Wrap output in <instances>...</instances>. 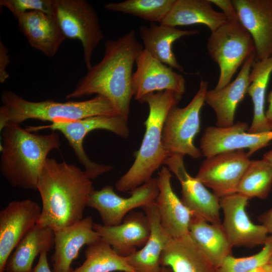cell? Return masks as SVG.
Returning <instances> with one entry per match:
<instances>
[{
    "instance_id": "cell-37",
    "label": "cell",
    "mask_w": 272,
    "mask_h": 272,
    "mask_svg": "<svg viewBox=\"0 0 272 272\" xmlns=\"http://www.w3.org/2000/svg\"><path fill=\"white\" fill-rule=\"evenodd\" d=\"M47 252L43 251L39 255L38 261L31 272H53L49 268Z\"/></svg>"
},
{
    "instance_id": "cell-29",
    "label": "cell",
    "mask_w": 272,
    "mask_h": 272,
    "mask_svg": "<svg viewBox=\"0 0 272 272\" xmlns=\"http://www.w3.org/2000/svg\"><path fill=\"white\" fill-rule=\"evenodd\" d=\"M272 73V55L257 60L252 64L247 93L253 105V116L247 132L252 133L272 131L265 116L264 103L267 84Z\"/></svg>"
},
{
    "instance_id": "cell-6",
    "label": "cell",
    "mask_w": 272,
    "mask_h": 272,
    "mask_svg": "<svg viewBox=\"0 0 272 272\" xmlns=\"http://www.w3.org/2000/svg\"><path fill=\"white\" fill-rule=\"evenodd\" d=\"M207 48L220 69L215 90L230 83L239 66L253 53L255 46L251 36L240 21L229 20L211 32Z\"/></svg>"
},
{
    "instance_id": "cell-34",
    "label": "cell",
    "mask_w": 272,
    "mask_h": 272,
    "mask_svg": "<svg viewBox=\"0 0 272 272\" xmlns=\"http://www.w3.org/2000/svg\"><path fill=\"white\" fill-rule=\"evenodd\" d=\"M0 5L7 8L16 19L35 11L52 15V0H1Z\"/></svg>"
},
{
    "instance_id": "cell-35",
    "label": "cell",
    "mask_w": 272,
    "mask_h": 272,
    "mask_svg": "<svg viewBox=\"0 0 272 272\" xmlns=\"http://www.w3.org/2000/svg\"><path fill=\"white\" fill-rule=\"evenodd\" d=\"M223 11V13L229 20L239 21L237 11L230 0H209Z\"/></svg>"
},
{
    "instance_id": "cell-39",
    "label": "cell",
    "mask_w": 272,
    "mask_h": 272,
    "mask_svg": "<svg viewBox=\"0 0 272 272\" xmlns=\"http://www.w3.org/2000/svg\"><path fill=\"white\" fill-rule=\"evenodd\" d=\"M268 106L265 112L266 119L269 125L272 128V91L269 93L267 97Z\"/></svg>"
},
{
    "instance_id": "cell-18",
    "label": "cell",
    "mask_w": 272,
    "mask_h": 272,
    "mask_svg": "<svg viewBox=\"0 0 272 272\" xmlns=\"http://www.w3.org/2000/svg\"><path fill=\"white\" fill-rule=\"evenodd\" d=\"M240 23L253 40L256 57L272 55V0H233Z\"/></svg>"
},
{
    "instance_id": "cell-41",
    "label": "cell",
    "mask_w": 272,
    "mask_h": 272,
    "mask_svg": "<svg viewBox=\"0 0 272 272\" xmlns=\"http://www.w3.org/2000/svg\"><path fill=\"white\" fill-rule=\"evenodd\" d=\"M248 272H269L264 266L257 267Z\"/></svg>"
},
{
    "instance_id": "cell-21",
    "label": "cell",
    "mask_w": 272,
    "mask_h": 272,
    "mask_svg": "<svg viewBox=\"0 0 272 272\" xmlns=\"http://www.w3.org/2000/svg\"><path fill=\"white\" fill-rule=\"evenodd\" d=\"M255 57L254 53L246 60L232 82L219 90H207L205 103L215 111L217 126L227 127L234 123L236 109L247 94L249 74Z\"/></svg>"
},
{
    "instance_id": "cell-25",
    "label": "cell",
    "mask_w": 272,
    "mask_h": 272,
    "mask_svg": "<svg viewBox=\"0 0 272 272\" xmlns=\"http://www.w3.org/2000/svg\"><path fill=\"white\" fill-rule=\"evenodd\" d=\"M139 32L144 43V49L160 62L184 73L182 66L178 63L173 51L172 45L181 37L198 34L197 30H181L150 23L149 27H140Z\"/></svg>"
},
{
    "instance_id": "cell-26",
    "label": "cell",
    "mask_w": 272,
    "mask_h": 272,
    "mask_svg": "<svg viewBox=\"0 0 272 272\" xmlns=\"http://www.w3.org/2000/svg\"><path fill=\"white\" fill-rule=\"evenodd\" d=\"M227 20L222 12L213 9L209 0H176L160 24L173 27L203 24L213 32Z\"/></svg>"
},
{
    "instance_id": "cell-23",
    "label": "cell",
    "mask_w": 272,
    "mask_h": 272,
    "mask_svg": "<svg viewBox=\"0 0 272 272\" xmlns=\"http://www.w3.org/2000/svg\"><path fill=\"white\" fill-rule=\"evenodd\" d=\"M160 264L173 272H217V268L189 234L170 240L161 254Z\"/></svg>"
},
{
    "instance_id": "cell-9",
    "label": "cell",
    "mask_w": 272,
    "mask_h": 272,
    "mask_svg": "<svg viewBox=\"0 0 272 272\" xmlns=\"http://www.w3.org/2000/svg\"><path fill=\"white\" fill-rule=\"evenodd\" d=\"M52 16L66 38L81 42L89 69L93 52L104 38L95 9L86 0H52Z\"/></svg>"
},
{
    "instance_id": "cell-10",
    "label": "cell",
    "mask_w": 272,
    "mask_h": 272,
    "mask_svg": "<svg viewBox=\"0 0 272 272\" xmlns=\"http://www.w3.org/2000/svg\"><path fill=\"white\" fill-rule=\"evenodd\" d=\"M159 188L157 177L148 181L129 191L128 197L116 194L113 187L106 185L91 193L87 206L98 211L103 225L113 226L121 223L125 216L133 209L154 203Z\"/></svg>"
},
{
    "instance_id": "cell-12",
    "label": "cell",
    "mask_w": 272,
    "mask_h": 272,
    "mask_svg": "<svg viewBox=\"0 0 272 272\" xmlns=\"http://www.w3.org/2000/svg\"><path fill=\"white\" fill-rule=\"evenodd\" d=\"M248 128L246 122L240 121L227 127H207L200 141L202 156L208 158L222 152L247 149L250 156L272 141V131L252 133L247 132Z\"/></svg>"
},
{
    "instance_id": "cell-7",
    "label": "cell",
    "mask_w": 272,
    "mask_h": 272,
    "mask_svg": "<svg viewBox=\"0 0 272 272\" xmlns=\"http://www.w3.org/2000/svg\"><path fill=\"white\" fill-rule=\"evenodd\" d=\"M26 129L30 132L44 129L60 132L67 139L79 161L84 166V170L92 180L109 172L113 167L111 165L98 164L90 160L83 147L86 136L96 129L109 130L124 138H127L129 133L127 120L120 115L95 116L75 121L30 126Z\"/></svg>"
},
{
    "instance_id": "cell-33",
    "label": "cell",
    "mask_w": 272,
    "mask_h": 272,
    "mask_svg": "<svg viewBox=\"0 0 272 272\" xmlns=\"http://www.w3.org/2000/svg\"><path fill=\"white\" fill-rule=\"evenodd\" d=\"M272 257V235L268 236L261 250L247 257L227 256L217 268V272H248L266 264Z\"/></svg>"
},
{
    "instance_id": "cell-8",
    "label": "cell",
    "mask_w": 272,
    "mask_h": 272,
    "mask_svg": "<svg viewBox=\"0 0 272 272\" xmlns=\"http://www.w3.org/2000/svg\"><path fill=\"white\" fill-rule=\"evenodd\" d=\"M208 83L202 80L198 90L189 103L184 107L177 105L169 111L162 129V141L169 156L188 155L193 159L202 156L194 144V139L200 130V112L205 103Z\"/></svg>"
},
{
    "instance_id": "cell-16",
    "label": "cell",
    "mask_w": 272,
    "mask_h": 272,
    "mask_svg": "<svg viewBox=\"0 0 272 272\" xmlns=\"http://www.w3.org/2000/svg\"><path fill=\"white\" fill-rule=\"evenodd\" d=\"M132 88L134 98L140 101L145 96L165 90L173 91L182 97L185 91V80L173 69L160 62L143 49L135 61Z\"/></svg>"
},
{
    "instance_id": "cell-32",
    "label": "cell",
    "mask_w": 272,
    "mask_h": 272,
    "mask_svg": "<svg viewBox=\"0 0 272 272\" xmlns=\"http://www.w3.org/2000/svg\"><path fill=\"white\" fill-rule=\"evenodd\" d=\"M176 0H126L109 3L104 8L109 11L131 15L151 23L160 24L172 8Z\"/></svg>"
},
{
    "instance_id": "cell-28",
    "label": "cell",
    "mask_w": 272,
    "mask_h": 272,
    "mask_svg": "<svg viewBox=\"0 0 272 272\" xmlns=\"http://www.w3.org/2000/svg\"><path fill=\"white\" fill-rule=\"evenodd\" d=\"M188 234L217 268L231 254L232 247L222 224H212L192 217Z\"/></svg>"
},
{
    "instance_id": "cell-15",
    "label": "cell",
    "mask_w": 272,
    "mask_h": 272,
    "mask_svg": "<svg viewBox=\"0 0 272 272\" xmlns=\"http://www.w3.org/2000/svg\"><path fill=\"white\" fill-rule=\"evenodd\" d=\"M249 199L238 193L220 198L223 212L221 223L232 247L263 245L268 234L265 227L254 224L246 212Z\"/></svg>"
},
{
    "instance_id": "cell-14",
    "label": "cell",
    "mask_w": 272,
    "mask_h": 272,
    "mask_svg": "<svg viewBox=\"0 0 272 272\" xmlns=\"http://www.w3.org/2000/svg\"><path fill=\"white\" fill-rule=\"evenodd\" d=\"M164 164L168 166L180 181L181 200L190 212L192 217L212 224H221L220 198L209 191L195 177L188 174L184 164L183 157L172 155L165 160Z\"/></svg>"
},
{
    "instance_id": "cell-40",
    "label": "cell",
    "mask_w": 272,
    "mask_h": 272,
    "mask_svg": "<svg viewBox=\"0 0 272 272\" xmlns=\"http://www.w3.org/2000/svg\"><path fill=\"white\" fill-rule=\"evenodd\" d=\"M262 159L267 161L272 166V149L265 153L263 155Z\"/></svg>"
},
{
    "instance_id": "cell-11",
    "label": "cell",
    "mask_w": 272,
    "mask_h": 272,
    "mask_svg": "<svg viewBox=\"0 0 272 272\" xmlns=\"http://www.w3.org/2000/svg\"><path fill=\"white\" fill-rule=\"evenodd\" d=\"M244 150L222 152L206 158L195 177L220 198L237 193L251 160Z\"/></svg>"
},
{
    "instance_id": "cell-3",
    "label": "cell",
    "mask_w": 272,
    "mask_h": 272,
    "mask_svg": "<svg viewBox=\"0 0 272 272\" xmlns=\"http://www.w3.org/2000/svg\"><path fill=\"white\" fill-rule=\"evenodd\" d=\"M1 132V173L13 187L37 190L48 154L61 146L58 134L33 133L18 124H8Z\"/></svg>"
},
{
    "instance_id": "cell-36",
    "label": "cell",
    "mask_w": 272,
    "mask_h": 272,
    "mask_svg": "<svg viewBox=\"0 0 272 272\" xmlns=\"http://www.w3.org/2000/svg\"><path fill=\"white\" fill-rule=\"evenodd\" d=\"M9 50L0 41V83H4L9 77V74L7 71V67L10 63Z\"/></svg>"
},
{
    "instance_id": "cell-27",
    "label": "cell",
    "mask_w": 272,
    "mask_h": 272,
    "mask_svg": "<svg viewBox=\"0 0 272 272\" xmlns=\"http://www.w3.org/2000/svg\"><path fill=\"white\" fill-rule=\"evenodd\" d=\"M54 231L36 224L24 237L10 256L5 271L31 272L35 258L54 247Z\"/></svg>"
},
{
    "instance_id": "cell-30",
    "label": "cell",
    "mask_w": 272,
    "mask_h": 272,
    "mask_svg": "<svg viewBox=\"0 0 272 272\" xmlns=\"http://www.w3.org/2000/svg\"><path fill=\"white\" fill-rule=\"evenodd\" d=\"M85 260L71 272H134L126 257L118 254L103 239L87 245Z\"/></svg>"
},
{
    "instance_id": "cell-31",
    "label": "cell",
    "mask_w": 272,
    "mask_h": 272,
    "mask_svg": "<svg viewBox=\"0 0 272 272\" xmlns=\"http://www.w3.org/2000/svg\"><path fill=\"white\" fill-rule=\"evenodd\" d=\"M272 186V166L265 160H251L238 184L237 193L249 199L266 198Z\"/></svg>"
},
{
    "instance_id": "cell-4",
    "label": "cell",
    "mask_w": 272,
    "mask_h": 272,
    "mask_svg": "<svg viewBox=\"0 0 272 272\" xmlns=\"http://www.w3.org/2000/svg\"><path fill=\"white\" fill-rule=\"evenodd\" d=\"M181 99L175 92L165 90L149 94L139 101L147 103L149 108L144 122L146 131L133 164L115 183L117 190L129 192L142 185L169 157L162 144L163 126L170 109Z\"/></svg>"
},
{
    "instance_id": "cell-22",
    "label": "cell",
    "mask_w": 272,
    "mask_h": 272,
    "mask_svg": "<svg viewBox=\"0 0 272 272\" xmlns=\"http://www.w3.org/2000/svg\"><path fill=\"white\" fill-rule=\"evenodd\" d=\"M17 19L29 44L48 57L54 56L66 39L52 15L30 11Z\"/></svg>"
},
{
    "instance_id": "cell-13",
    "label": "cell",
    "mask_w": 272,
    "mask_h": 272,
    "mask_svg": "<svg viewBox=\"0 0 272 272\" xmlns=\"http://www.w3.org/2000/svg\"><path fill=\"white\" fill-rule=\"evenodd\" d=\"M41 212L35 201L13 200L0 211V272L14 248L37 224Z\"/></svg>"
},
{
    "instance_id": "cell-42",
    "label": "cell",
    "mask_w": 272,
    "mask_h": 272,
    "mask_svg": "<svg viewBox=\"0 0 272 272\" xmlns=\"http://www.w3.org/2000/svg\"><path fill=\"white\" fill-rule=\"evenodd\" d=\"M264 267L269 271L272 272V257L268 263Z\"/></svg>"
},
{
    "instance_id": "cell-19",
    "label": "cell",
    "mask_w": 272,
    "mask_h": 272,
    "mask_svg": "<svg viewBox=\"0 0 272 272\" xmlns=\"http://www.w3.org/2000/svg\"><path fill=\"white\" fill-rule=\"evenodd\" d=\"M169 169L162 167L157 177L159 192L155 201L161 225L172 238L189 233L192 215L171 186Z\"/></svg>"
},
{
    "instance_id": "cell-38",
    "label": "cell",
    "mask_w": 272,
    "mask_h": 272,
    "mask_svg": "<svg viewBox=\"0 0 272 272\" xmlns=\"http://www.w3.org/2000/svg\"><path fill=\"white\" fill-rule=\"evenodd\" d=\"M258 219L268 233L272 235V208L260 215Z\"/></svg>"
},
{
    "instance_id": "cell-1",
    "label": "cell",
    "mask_w": 272,
    "mask_h": 272,
    "mask_svg": "<svg viewBox=\"0 0 272 272\" xmlns=\"http://www.w3.org/2000/svg\"><path fill=\"white\" fill-rule=\"evenodd\" d=\"M143 49L133 29L116 40H106L102 59L87 70L66 99L93 94L103 96L128 120L133 97V66Z\"/></svg>"
},
{
    "instance_id": "cell-43",
    "label": "cell",
    "mask_w": 272,
    "mask_h": 272,
    "mask_svg": "<svg viewBox=\"0 0 272 272\" xmlns=\"http://www.w3.org/2000/svg\"><path fill=\"white\" fill-rule=\"evenodd\" d=\"M158 272H173V271L170 268L168 267L161 266Z\"/></svg>"
},
{
    "instance_id": "cell-2",
    "label": "cell",
    "mask_w": 272,
    "mask_h": 272,
    "mask_svg": "<svg viewBox=\"0 0 272 272\" xmlns=\"http://www.w3.org/2000/svg\"><path fill=\"white\" fill-rule=\"evenodd\" d=\"M37 190L42 208L37 224L54 231L82 220L94 190L84 170L65 161L48 158L40 175Z\"/></svg>"
},
{
    "instance_id": "cell-17",
    "label": "cell",
    "mask_w": 272,
    "mask_h": 272,
    "mask_svg": "<svg viewBox=\"0 0 272 272\" xmlns=\"http://www.w3.org/2000/svg\"><path fill=\"white\" fill-rule=\"evenodd\" d=\"M94 229L119 255L127 257L141 248L150 235V225L144 212L132 211L121 224L106 226L94 224Z\"/></svg>"
},
{
    "instance_id": "cell-5",
    "label": "cell",
    "mask_w": 272,
    "mask_h": 272,
    "mask_svg": "<svg viewBox=\"0 0 272 272\" xmlns=\"http://www.w3.org/2000/svg\"><path fill=\"white\" fill-rule=\"evenodd\" d=\"M1 100V131L8 124H21L28 119L53 123L75 121L95 116L120 115L109 100L100 95L81 101L59 102L48 99L35 102L27 100L12 91L6 90L2 92Z\"/></svg>"
},
{
    "instance_id": "cell-20",
    "label": "cell",
    "mask_w": 272,
    "mask_h": 272,
    "mask_svg": "<svg viewBox=\"0 0 272 272\" xmlns=\"http://www.w3.org/2000/svg\"><path fill=\"white\" fill-rule=\"evenodd\" d=\"M94 224L92 217L88 216L72 226L54 231L53 272H71L72 263L81 248L100 238L94 229Z\"/></svg>"
},
{
    "instance_id": "cell-24",
    "label": "cell",
    "mask_w": 272,
    "mask_h": 272,
    "mask_svg": "<svg viewBox=\"0 0 272 272\" xmlns=\"http://www.w3.org/2000/svg\"><path fill=\"white\" fill-rule=\"evenodd\" d=\"M142 209L150 223V235L143 247L126 258L134 272H158L161 254L172 238L161 225L155 202Z\"/></svg>"
}]
</instances>
